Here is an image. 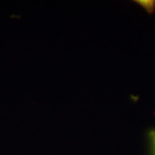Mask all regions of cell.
<instances>
[{
  "instance_id": "2",
  "label": "cell",
  "mask_w": 155,
  "mask_h": 155,
  "mask_svg": "<svg viewBox=\"0 0 155 155\" xmlns=\"http://www.w3.org/2000/svg\"><path fill=\"white\" fill-rule=\"evenodd\" d=\"M151 136H152V137L153 138V140H154V143H155V131H153V132H152V134H151Z\"/></svg>"
},
{
  "instance_id": "1",
  "label": "cell",
  "mask_w": 155,
  "mask_h": 155,
  "mask_svg": "<svg viewBox=\"0 0 155 155\" xmlns=\"http://www.w3.org/2000/svg\"><path fill=\"white\" fill-rule=\"evenodd\" d=\"M142 6L150 14H152L155 11V0H139L136 1Z\"/></svg>"
}]
</instances>
